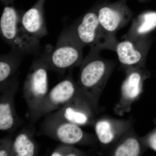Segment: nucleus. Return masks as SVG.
Masks as SVG:
<instances>
[{
  "mask_svg": "<svg viewBox=\"0 0 156 156\" xmlns=\"http://www.w3.org/2000/svg\"><path fill=\"white\" fill-rule=\"evenodd\" d=\"M51 48L47 47L40 57L48 70L64 73L81 65L84 47L76 38L71 27L61 33L55 47Z\"/></svg>",
  "mask_w": 156,
  "mask_h": 156,
  "instance_id": "f257e3e1",
  "label": "nucleus"
},
{
  "mask_svg": "<svg viewBox=\"0 0 156 156\" xmlns=\"http://www.w3.org/2000/svg\"><path fill=\"white\" fill-rule=\"evenodd\" d=\"M100 51L90 49L81 64L79 86L95 109L101 88L111 72L112 64L101 58Z\"/></svg>",
  "mask_w": 156,
  "mask_h": 156,
  "instance_id": "f03ea898",
  "label": "nucleus"
},
{
  "mask_svg": "<svg viewBox=\"0 0 156 156\" xmlns=\"http://www.w3.org/2000/svg\"><path fill=\"white\" fill-rule=\"evenodd\" d=\"M20 16L12 4L5 5L0 20L1 36L13 51L24 55L36 53L40 47L39 39L30 35L23 29Z\"/></svg>",
  "mask_w": 156,
  "mask_h": 156,
  "instance_id": "7ed1b4c3",
  "label": "nucleus"
},
{
  "mask_svg": "<svg viewBox=\"0 0 156 156\" xmlns=\"http://www.w3.org/2000/svg\"><path fill=\"white\" fill-rule=\"evenodd\" d=\"M70 27L76 38L84 47L88 46L90 49L100 51H115L118 42L116 35L104 29L98 20L96 10L87 12Z\"/></svg>",
  "mask_w": 156,
  "mask_h": 156,
  "instance_id": "20e7f679",
  "label": "nucleus"
},
{
  "mask_svg": "<svg viewBox=\"0 0 156 156\" xmlns=\"http://www.w3.org/2000/svg\"><path fill=\"white\" fill-rule=\"evenodd\" d=\"M48 70L41 57L36 59L30 68L23 84V97L32 124L36 122L38 112L49 92Z\"/></svg>",
  "mask_w": 156,
  "mask_h": 156,
  "instance_id": "39448f33",
  "label": "nucleus"
},
{
  "mask_svg": "<svg viewBox=\"0 0 156 156\" xmlns=\"http://www.w3.org/2000/svg\"><path fill=\"white\" fill-rule=\"evenodd\" d=\"M41 125L42 134L62 144L75 145L88 143L90 138L80 126L53 115H46Z\"/></svg>",
  "mask_w": 156,
  "mask_h": 156,
  "instance_id": "423d86ee",
  "label": "nucleus"
},
{
  "mask_svg": "<svg viewBox=\"0 0 156 156\" xmlns=\"http://www.w3.org/2000/svg\"><path fill=\"white\" fill-rule=\"evenodd\" d=\"M82 95L85 96L79 85L69 75L48 92L38 112L35 122L48 114L61 108L73 98Z\"/></svg>",
  "mask_w": 156,
  "mask_h": 156,
  "instance_id": "0eeeda50",
  "label": "nucleus"
},
{
  "mask_svg": "<svg viewBox=\"0 0 156 156\" xmlns=\"http://www.w3.org/2000/svg\"><path fill=\"white\" fill-rule=\"evenodd\" d=\"M96 11L98 20L104 29L114 35L126 26L133 16L132 11L124 2L105 4Z\"/></svg>",
  "mask_w": 156,
  "mask_h": 156,
  "instance_id": "6e6552de",
  "label": "nucleus"
},
{
  "mask_svg": "<svg viewBox=\"0 0 156 156\" xmlns=\"http://www.w3.org/2000/svg\"><path fill=\"white\" fill-rule=\"evenodd\" d=\"M19 79L15 80L1 92L0 95V130L11 133L22 124L17 115L14 96L18 90Z\"/></svg>",
  "mask_w": 156,
  "mask_h": 156,
  "instance_id": "1a4fd4ad",
  "label": "nucleus"
},
{
  "mask_svg": "<svg viewBox=\"0 0 156 156\" xmlns=\"http://www.w3.org/2000/svg\"><path fill=\"white\" fill-rule=\"evenodd\" d=\"M147 48L146 38L136 40L124 39L118 41L115 51L121 64L129 69L144 67Z\"/></svg>",
  "mask_w": 156,
  "mask_h": 156,
  "instance_id": "9d476101",
  "label": "nucleus"
},
{
  "mask_svg": "<svg viewBox=\"0 0 156 156\" xmlns=\"http://www.w3.org/2000/svg\"><path fill=\"white\" fill-rule=\"evenodd\" d=\"M95 109L84 95L78 96L62 107L50 113L53 115L79 126L91 122Z\"/></svg>",
  "mask_w": 156,
  "mask_h": 156,
  "instance_id": "9b49d317",
  "label": "nucleus"
},
{
  "mask_svg": "<svg viewBox=\"0 0 156 156\" xmlns=\"http://www.w3.org/2000/svg\"><path fill=\"white\" fill-rule=\"evenodd\" d=\"M143 67L127 70V76L122 86V96L119 108L127 111L128 107L137 99L141 94L144 82L147 74Z\"/></svg>",
  "mask_w": 156,
  "mask_h": 156,
  "instance_id": "f8f14e48",
  "label": "nucleus"
},
{
  "mask_svg": "<svg viewBox=\"0 0 156 156\" xmlns=\"http://www.w3.org/2000/svg\"><path fill=\"white\" fill-rule=\"evenodd\" d=\"M45 0H38L32 8L20 16L23 29L30 35L40 39L48 34L44 16Z\"/></svg>",
  "mask_w": 156,
  "mask_h": 156,
  "instance_id": "ddd939ff",
  "label": "nucleus"
},
{
  "mask_svg": "<svg viewBox=\"0 0 156 156\" xmlns=\"http://www.w3.org/2000/svg\"><path fill=\"white\" fill-rule=\"evenodd\" d=\"M24 54L17 51L1 55L0 57V92L18 79L20 65Z\"/></svg>",
  "mask_w": 156,
  "mask_h": 156,
  "instance_id": "4468645a",
  "label": "nucleus"
},
{
  "mask_svg": "<svg viewBox=\"0 0 156 156\" xmlns=\"http://www.w3.org/2000/svg\"><path fill=\"white\" fill-rule=\"evenodd\" d=\"M34 126H25L13 139L12 156H36L38 146L34 138Z\"/></svg>",
  "mask_w": 156,
  "mask_h": 156,
  "instance_id": "2eb2a0df",
  "label": "nucleus"
},
{
  "mask_svg": "<svg viewBox=\"0 0 156 156\" xmlns=\"http://www.w3.org/2000/svg\"><path fill=\"white\" fill-rule=\"evenodd\" d=\"M156 28V11H146L140 14L134 20L123 37L132 40L144 38Z\"/></svg>",
  "mask_w": 156,
  "mask_h": 156,
  "instance_id": "dca6fc26",
  "label": "nucleus"
},
{
  "mask_svg": "<svg viewBox=\"0 0 156 156\" xmlns=\"http://www.w3.org/2000/svg\"><path fill=\"white\" fill-rule=\"evenodd\" d=\"M94 128L98 139L102 144H109L112 142L115 137V129L108 120H98L95 123Z\"/></svg>",
  "mask_w": 156,
  "mask_h": 156,
  "instance_id": "f3484780",
  "label": "nucleus"
},
{
  "mask_svg": "<svg viewBox=\"0 0 156 156\" xmlns=\"http://www.w3.org/2000/svg\"><path fill=\"white\" fill-rule=\"evenodd\" d=\"M140 146L139 141L134 137H129L123 141L116 149L114 155L136 156L140 154Z\"/></svg>",
  "mask_w": 156,
  "mask_h": 156,
  "instance_id": "a211bd4d",
  "label": "nucleus"
},
{
  "mask_svg": "<svg viewBox=\"0 0 156 156\" xmlns=\"http://www.w3.org/2000/svg\"><path fill=\"white\" fill-rule=\"evenodd\" d=\"M86 155L82 151L73 145L62 144L58 146L50 154L51 156H79Z\"/></svg>",
  "mask_w": 156,
  "mask_h": 156,
  "instance_id": "6ab92c4d",
  "label": "nucleus"
},
{
  "mask_svg": "<svg viewBox=\"0 0 156 156\" xmlns=\"http://www.w3.org/2000/svg\"><path fill=\"white\" fill-rule=\"evenodd\" d=\"M13 139L8 135L0 140V156H12Z\"/></svg>",
  "mask_w": 156,
  "mask_h": 156,
  "instance_id": "aec40b11",
  "label": "nucleus"
},
{
  "mask_svg": "<svg viewBox=\"0 0 156 156\" xmlns=\"http://www.w3.org/2000/svg\"><path fill=\"white\" fill-rule=\"evenodd\" d=\"M147 143L150 147L156 151V128L148 136Z\"/></svg>",
  "mask_w": 156,
  "mask_h": 156,
  "instance_id": "412c9836",
  "label": "nucleus"
}]
</instances>
